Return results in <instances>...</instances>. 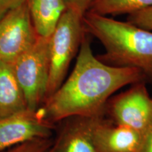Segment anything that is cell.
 <instances>
[{"instance_id":"7c38bea8","label":"cell","mask_w":152,"mask_h":152,"mask_svg":"<svg viewBox=\"0 0 152 152\" xmlns=\"http://www.w3.org/2000/svg\"><path fill=\"white\" fill-rule=\"evenodd\" d=\"M152 6V0H95L88 11L102 16L131 14Z\"/></svg>"},{"instance_id":"3957f363","label":"cell","mask_w":152,"mask_h":152,"mask_svg":"<svg viewBox=\"0 0 152 152\" xmlns=\"http://www.w3.org/2000/svg\"><path fill=\"white\" fill-rule=\"evenodd\" d=\"M83 17L66 9L49 38V71L46 99L65 80L70 64L78 53L85 34Z\"/></svg>"},{"instance_id":"6da1fadb","label":"cell","mask_w":152,"mask_h":152,"mask_svg":"<svg viewBox=\"0 0 152 152\" xmlns=\"http://www.w3.org/2000/svg\"><path fill=\"white\" fill-rule=\"evenodd\" d=\"M140 82L146 83L137 68L110 66L98 59L85 33L71 75L37 112L53 125L71 116H103L114 92Z\"/></svg>"},{"instance_id":"8992f818","label":"cell","mask_w":152,"mask_h":152,"mask_svg":"<svg viewBox=\"0 0 152 152\" xmlns=\"http://www.w3.org/2000/svg\"><path fill=\"white\" fill-rule=\"evenodd\" d=\"M38 37L26 0L0 18V59L11 63L33 46Z\"/></svg>"},{"instance_id":"9a60e30c","label":"cell","mask_w":152,"mask_h":152,"mask_svg":"<svg viewBox=\"0 0 152 152\" xmlns=\"http://www.w3.org/2000/svg\"><path fill=\"white\" fill-rule=\"evenodd\" d=\"M95 0H65L67 9L83 16L90 9Z\"/></svg>"},{"instance_id":"4fadbf2b","label":"cell","mask_w":152,"mask_h":152,"mask_svg":"<svg viewBox=\"0 0 152 152\" xmlns=\"http://www.w3.org/2000/svg\"><path fill=\"white\" fill-rule=\"evenodd\" d=\"M53 137L49 138H38L4 150L1 152H45L52 142Z\"/></svg>"},{"instance_id":"277c9868","label":"cell","mask_w":152,"mask_h":152,"mask_svg":"<svg viewBox=\"0 0 152 152\" xmlns=\"http://www.w3.org/2000/svg\"><path fill=\"white\" fill-rule=\"evenodd\" d=\"M49 38L38 37L33 46L11 63L28 109L32 111H37L46 99L49 71Z\"/></svg>"},{"instance_id":"2e32d148","label":"cell","mask_w":152,"mask_h":152,"mask_svg":"<svg viewBox=\"0 0 152 152\" xmlns=\"http://www.w3.org/2000/svg\"><path fill=\"white\" fill-rule=\"evenodd\" d=\"M137 152H152V121L142 134L141 144Z\"/></svg>"},{"instance_id":"5b68a950","label":"cell","mask_w":152,"mask_h":152,"mask_svg":"<svg viewBox=\"0 0 152 152\" xmlns=\"http://www.w3.org/2000/svg\"><path fill=\"white\" fill-rule=\"evenodd\" d=\"M105 114L115 124L130 127L143 134L152 121V98L145 82L134 83L127 91L109 99Z\"/></svg>"},{"instance_id":"9c48e42d","label":"cell","mask_w":152,"mask_h":152,"mask_svg":"<svg viewBox=\"0 0 152 152\" xmlns=\"http://www.w3.org/2000/svg\"><path fill=\"white\" fill-rule=\"evenodd\" d=\"M142 134L130 127L115 124L104 115L96 118L92 128L97 152H137Z\"/></svg>"},{"instance_id":"52a82bcc","label":"cell","mask_w":152,"mask_h":152,"mask_svg":"<svg viewBox=\"0 0 152 152\" xmlns=\"http://www.w3.org/2000/svg\"><path fill=\"white\" fill-rule=\"evenodd\" d=\"M55 127L28 109L0 118V152L35 139L52 137Z\"/></svg>"},{"instance_id":"7a4b0ae2","label":"cell","mask_w":152,"mask_h":152,"mask_svg":"<svg viewBox=\"0 0 152 152\" xmlns=\"http://www.w3.org/2000/svg\"><path fill=\"white\" fill-rule=\"evenodd\" d=\"M83 24L85 33L98 39L105 49L98 59L110 66L137 68L152 83V32L90 11L83 16Z\"/></svg>"},{"instance_id":"e0dca14e","label":"cell","mask_w":152,"mask_h":152,"mask_svg":"<svg viewBox=\"0 0 152 152\" xmlns=\"http://www.w3.org/2000/svg\"><path fill=\"white\" fill-rule=\"evenodd\" d=\"M26 0H0V18L7 11L23 3Z\"/></svg>"},{"instance_id":"ba28073f","label":"cell","mask_w":152,"mask_h":152,"mask_svg":"<svg viewBox=\"0 0 152 152\" xmlns=\"http://www.w3.org/2000/svg\"><path fill=\"white\" fill-rule=\"evenodd\" d=\"M96 117L71 116L57 123L52 144L45 152H97L92 138Z\"/></svg>"},{"instance_id":"30bf717a","label":"cell","mask_w":152,"mask_h":152,"mask_svg":"<svg viewBox=\"0 0 152 152\" xmlns=\"http://www.w3.org/2000/svg\"><path fill=\"white\" fill-rule=\"evenodd\" d=\"M28 109L10 62L0 59V118Z\"/></svg>"},{"instance_id":"8fae6325","label":"cell","mask_w":152,"mask_h":152,"mask_svg":"<svg viewBox=\"0 0 152 152\" xmlns=\"http://www.w3.org/2000/svg\"><path fill=\"white\" fill-rule=\"evenodd\" d=\"M26 1L37 35L49 38L63 13L67 9L65 0H26Z\"/></svg>"},{"instance_id":"5bb4252c","label":"cell","mask_w":152,"mask_h":152,"mask_svg":"<svg viewBox=\"0 0 152 152\" xmlns=\"http://www.w3.org/2000/svg\"><path fill=\"white\" fill-rule=\"evenodd\" d=\"M127 21L139 28L152 30V6L129 14Z\"/></svg>"}]
</instances>
